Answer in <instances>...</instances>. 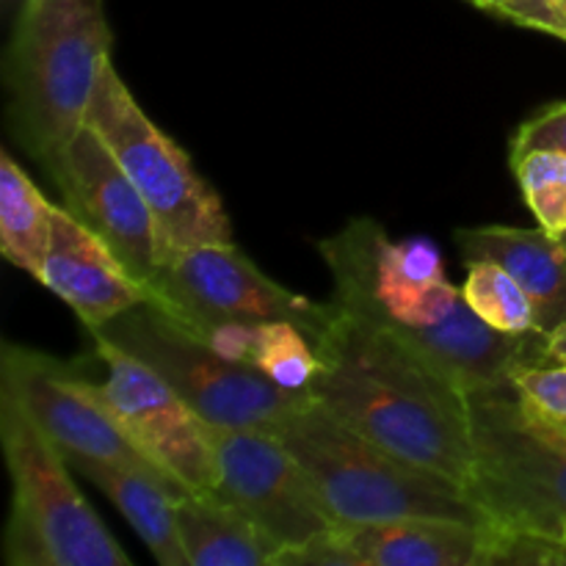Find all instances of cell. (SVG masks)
<instances>
[{
	"mask_svg": "<svg viewBox=\"0 0 566 566\" xmlns=\"http://www.w3.org/2000/svg\"><path fill=\"white\" fill-rule=\"evenodd\" d=\"M335 280V302L390 332L429 359L459 390L506 385L517 370L547 365L545 332L506 335L470 310L429 238L390 241L376 219H352L318 243Z\"/></svg>",
	"mask_w": 566,
	"mask_h": 566,
	"instance_id": "cell-1",
	"label": "cell"
},
{
	"mask_svg": "<svg viewBox=\"0 0 566 566\" xmlns=\"http://www.w3.org/2000/svg\"><path fill=\"white\" fill-rule=\"evenodd\" d=\"M315 348L321 370L310 396L321 407L365 440L468 490L475 464L468 392L407 343L343 307Z\"/></svg>",
	"mask_w": 566,
	"mask_h": 566,
	"instance_id": "cell-2",
	"label": "cell"
},
{
	"mask_svg": "<svg viewBox=\"0 0 566 566\" xmlns=\"http://www.w3.org/2000/svg\"><path fill=\"white\" fill-rule=\"evenodd\" d=\"M111 44L99 0H25L17 11L3 66L9 114L22 147L48 171L86 125Z\"/></svg>",
	"mask_w": 566,
	"mask_h": 566,
	"instance_id": "cell-3",
	"label": "cell"
},
{
	"mask_svg": "<svg viewBox=\"0 0 566 566\" xmlns=\"http://www.w3.org/2000/svg\"><path fill=\"white\" fill-rule=\"evenodd\" d=\"M271 431L307 470L337 525L403 517H451L490 525L462 484L365 440L313 396Z\"/></svg>",
	"mask_w": 566,
	"mask_h": 566,
	"instance_id": "cell-4",
	"label": "cell"
},
{
	"mask_svg": "<svg viewBox=\"0 0 566 566\" xmlns=\"http://www.w3.org/2000/svg\"><path fill=\"white\" fill-rule=\"evenodd\" d=\"M473 429L470 497L503 534L564 539L566 423L534 412L512 381L468 392Z\"/></svg>",
	"mask_w": 566,
	"mask_h": 566,
	"instance_id": "cell-5",
	"label": "cell"
},
{
	"mask_svg": "<svg viewBox=\"0 0 566 566\" xmlns=\"http://www.w3.org/2000/svg\"><path fill=\"white\" fill-rule=\"evenodd\" d=\"M0 446L11 475L3 556L11 566H130L72 481L61 448L0 390Z\"/></svg>",
	"mask_w": 566,
	"mask_h": 566,
	"instance_id": "cell-6",
	"label": "cell"
},
{
	"mask_svg": "<svg viewBox=\"0 0 566 566\" xmlns=\"http://www.w3.org/2000/svg\"><path fill=\"white\" fill-rule=\"evenodd\" d=\"M86 125L97 130L153 210L164 263L208 243H232L221 197L193 169L186 149L144 114L111 55L99 66Z\"/></svg>",
	"mask_w": 566,
	"mask_h": 566,
	"instance_id": "cell-7",
	"label": "cell"
},
{
	"mask_svg": "<svg viewBox=\"0 0 566 566\" xmlns=\"http://www.w3.org/2000/svg\"><path fill=\"white\" fill-rule=\"evenodd\" d=\"M92 337L147 363L205 423L221 429L271 431L310 401V392L285 390L263 370L216 352L153 302L127 310Z\"/></svg>",
	"mask_w": 566,
	"mask_h": 566,
	"instance_id": "cell-8",
	"label": "cell"
},
{
	"mask_svg": "<svg viewBox=\"0 0 566 566\" xmlns=\"http://www.w3.org/2000/svg\"><path fill=\"white\" fill-rule=\"evenodd\" d=\"M149 302L197 337L227 326H260L285 321L318 346L340 318V304L298 296L265 276L235 243H208L169 260L149 282Z\"/></svg>",
	"mask_w": 566,
	"mask_h": 566,
	"instance_id": "cell-9",
	"label": "cell"
},
{
	"mask_svg": "<svg viewBox=\"0 0 566 566\" xmlns=\"http://www.w3.org/2000/svg\"><path fill=\"white\" fill-rule=\"evenodd\" d=\"M92 343L105 365V379L92 385L133 446L188 492H216L210 426L147 363L105 337Z\"/></svg>",
	"mask_w": 566,
	"mask_h": 566,
	"instance_id": "cell-10",
	"label": "cell"
},
{
	"mask_svg": "<svg viewBox=\"0 0 566 566\" xmlns=\"http://www.w3.org/2000/svg\"><path fill=\"white\" fill-rule=\"evenodd\" d=\"M0 390L20 401L28 418L61 448L66 462L86 459V462L133 464L188 492L133 446L119 420L105 407L92 381L75 363H61L50 354L6 343L0 352Z\"/></svg>",
	"mask_w": 566,
	"mask_h": 566,
	"instance_id": "cell-11",
	"label": "cell"
},
{
	"mask_svg": "<svg viewBox=\"0 0 566 566\" xmlns=\"http://www.w3.org/2000/svg\"><path fill=\"white\" fill-rule=\"evenodd\" d=\"M210 442L219 475L216 492L274 539L282 556L335 528L307 470L274 431L210 426Z\"/></svg>",
	"mask_w": 566,
	"mask_h": 566,
	"instance_id": "cell-12",
	"label": "cell"
},
{
	"mask_svg": "<svg viewBox=\"0 0 566 566\" xmlns=\"http://www.w3.org/2000/svg\"><path fill=\"white\" fill-rule=\"evenodd\" d=\"M64 208L97 232L149 291L160 269L155 216L97 130L83 125L50 169Z\"/></svg>",
	"mask_w": 566,
	"mask_h": 566,
	"instance_id": "cell-13",
	"label": "cell"
},
{
	"mask_svg": "<svg viewBox=\"0 0 566 566\" xmlns=\"http://www.w3.org/2000/svg\"><path fill=\"white\" fill-rule=\"evenodd\" d=\"M490 525L451 517H403L335 525L280 566H486Z\"/></svg>",
	"mask_w": 566,
	"mask_h": 566,
	"instance_id": "cell-14",
	"label": "cell"
},
{
	"mask_svg": "<svg viewBox=\"0 0 566 566\" xmlns=\"http://www.w3.org/2000/svg\"><path fill=\"white\" fill-rule=\"evenodd\" d=\"M36 280L81 318L88 335L149 302V291L130 274L119 254L66 208H55L53 232Z\"/></svg>",
	"mask_w": 566,
	"mask_h": 566,
	"instance_id": "cell-15",
	"label": "cell"
},
{
	"mask_svg": "<svg viewBox=\"0 0 566 566\" xmlns=\"http://www.w3.org/2000/svg\"><path fill=\"white\" fill-rule=\"evenodd\" d=\"M464 263L492 260L523 285L536 310V326L551 335L566 321V247L547 230L525 227H468L457 230Z\"/></svg>",
	"mask_w": 566,
	"mask_h": 566,
	"instance_id": "cell-16",
	"label": "cell"
},
{
	"mask_svg": "<svg viewBox=\"0 0 566 566\" xmlns=\"http://www.w3.org/2000/svg\"><path fill=\"white\" fill-rule=\"evenodd\" d=\"M70 464L119 509L155 562L160 566H188L186 547L177 531V501L188 492L133 464L86 462V459Z\"/></svg>",
	"mask_w": 566,
	"mask_h": 566,
	"instance_id": "cell-17",
	"label": "cell"
},
{
	"mask_svg": "<svg viewBox=\"0 0 566 566\" xmlns=\"http://www.w3.org/2000/svg\"><path fill=\"white\" fill-rule=\"evenodd\" d=\"M177 531L188 566H276L282 547L219 492L177 501Z\"/></svg>",
	"mask_w": 566,
	"mask_h": 566,
	"instance_id": "cell-18",
	"label": "cell"
},
{
	"mask_svg": "<svg viewBox=\"0 0 566 566\" xmlns=\"http://www.w3.org/2000/svg\"><path fill=\"white\" fill-rule=\"evenodd\" d=\"M55 205L39 191L28 171L0 153V252L20 271L33 280L42 269L48 252L50 232H53Z\"/></svg>",
	"mask_w": 566,
	"mask_h": 566,
	"instance_id": "cell-19",
	"label": "cell"
},
{
	"mask_svg": "<svg viewBox=\"0 0 566 566\" xmlns=\"http://www.w3.org/2000/svg\"><path fill=\"white\" fill-rule=\"evenodd\" d=\"M464 265L468 280L462 282V296L481 321L506 335L539 332L534 302L503 265L492 260H470Z\"/></svg>",
	"mask_w": 566,
	"mask_h": 566,
	"instance_id": "cell-20",
	"label": "cell"
},
{
	"mask_svg": "<svg viewBox=\"0 0 566 566\" xmlns=\"http://www.w3.org/2000/svg\"><path fill=\"white\" fill-rule=\"evenodd\" d=\"M247 363L293 392H310V385L321 370L315 343L298 326L285 321L254 326Z\"/></svg>",
	"mask_w": 566,
	"mask_h": 566,
	"instance_id": "cell-21",
	"label": "cell"
},
{
	"mask_svg": "<svg viewBox=\"0 0 566 566\" xmlns=\"http://www.w3.org/2000/svg\"><path fill=\"white\" fill-rule=\"evenodd\" d=\"M512 169L542 230L562 238L566 232V153L531 149L512 158Z\"/></svg>",
	"mask_w": 566,
	"mask_h": 566,
	"instance_id": "cell-22",
	"label": "cell"
},
{
	"mask_svg": "<svg viewBox=\"0 0 566 566\" xmlns=\"http://www.w3.org/2000/svg\"><path fill=\"white\" fill-rule=\"evenodd\" d=\"M512 385L534 412L566 423V365H531L512 376Z\"/></svg>",
	"mask_w": 566,
	"mask_h": 566,
	"instance_id": "cell-23",
	"label": "cell"
},
{
	"mask_svg": "<svg viewBox=\"0 0 566 566\" xmlns=\"http://www.w3.org/2000/svg\"><path fill=\"white\" fill-rule=\"evenodd\" d=\"M531 149H558V153H566V103L547 105V108H542L539 114H534L528 122L517 127L509 155L517 158V155L531 153Z\"/></svg>",
	"mask_w": 566,
	"mask_h": 566,
	"instance_id": "cell-24",
	"label": "cell"
},
{
	"mask_svg": "<svg viewBox=\"0 0 566 566\" xmlns=\"http://www.w3.org/2000/svg\"><path fill=\"white\" fill-rule=\"evenodd\" d=\"M501 17L566 42V0H509Z\"/></svg>",
	"mask_w": 566,
	"mask_h": 566,
	"instance_id": "cell-25",
	"label": "cell"
},
{
	"mask_svg": "<svg viewBox=\"0 0 566 566\" xmlns=\"http://www.w3.org/2000/svg\"><path fill=\"white\" fill-rule=\"evenodd\" d=\"M545 359H547V363L566 365V321L562 326H558V329H553L551 335H547Z\"/></svg>",
	"mask_w": 566,
	"mask_h": 566,
	"instance_id": "cell-26",
	"label": "cell"
},
{
	"mask_svg": "<svg viewBox=\"0 0 566 566\" xmlns=\"http://www.w3.org/2000/svg\"><path fill=\"white\" fill-rule=\"evenodd\" d=\"M473 6H479V9L484 11H492V14H503V9H506L509 0H470Z\"/></svg>",
	"mask_w": 566,
	"mask_h": 566,
	"instance_id": "cell-27",
	"label": "cell"
},
{
	"mask_svg": "<svg viewBox=\"0 0 566 566\" xmlns=\"http://www.w3.org/2000/svg\"><path fill=\"white\" fill-rule=\"evenodd\" d=\"M22 3H25V0H6V9H11V6H17V11H20Z\"/></svg>",
	"mask_w": 566,
	"mask_h": 566,
	"instance_id": "cell-28",
	"label": "cell"
},
{
	"mask_svg": "<svg viewBox=\"0 0 566 566\" xmlns=\"http://www.w3.org/2000/svg\"><path fill=\"white\" fill-rule=\"evenodd\" d=\"M562 241H564V247H566V232H564V235H562Z\"/></svg>",
	"mask_w": 566,
	"mask_h": 566,
	"instance_id": "cell-29",
	"label": "cell"
},
{
	"mask_svg": "<svg viewBox=\"0 0 566 566\" xmlns=\"http://www.w3.org/2000/svg\"><path fill=\"white\" fill-rule=\"evenodd\" d=\"M564 542H566V531H564Z\"/></svg>",
	"mask_w": 566,
	"mask_h": 566,
	"instance_id": "cell-30",
	"label": "cell"
}]
</instances>
